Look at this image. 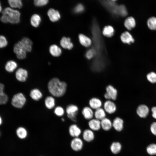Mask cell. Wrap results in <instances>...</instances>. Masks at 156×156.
<instances>
[{"instance_id":"cell-1","label":"cell","mask_w":156,"mask_h":156,"mask_svg":"<svg viewBox=\"0 0 156 156\" xmlns=\"http://www.w3.org/2000/svg\"><path fill=\"white\" fill-rule=\"evenodd\" d=\"M91 31L93 43L92 48L96 53L95 59L92 63L93 68L101 69L105 66L106 64L105 49L103 39L98 25L94 22L91 27Z\"/></svg>"},{"instance_id":"cell-2","label":"cell","mask_w":156,"mask_h":156,"mask_svg":"<svg viewBox=\"0 0 156 156\" xmlns=\"http://www.w3.org/2000/svg\"><path fill=\"white\" fill-rule=\"evenodd\" d=\"M1 15L0 20L3 23L15 24L20 22L21 14L16 9L6 7L3 9Z\"/></svg>"},{"instance_id":"cell-3","label":"cell","mask_w":156,"mask_h":156,"mask_svg":"<svg viewBox=\"0 0 156 156\" xmlns=\"http://www.w3.org/2000/svg\"><path fill=\"white\" fill-rule=\"evenodd\" d=\"M67 86L65 82L60 81L56 78L51 79L48 84L49 92L53 96L56 97H61L65 94Z\"/></svg>"},{"instance_id":"cell-4","label":"cell","mask_w":156,"mask_h":156,"mask_svg":"<svg viewBox=\"0 0 156 156\" xmlns=\"http://www.w3.org/2000/svg\"><path fill=\"white\" fill-rule=\"evenodd\" d=\"M26 102V99L22 93H19L14 95L13 97L11 103L14 107L21 108L23 107Z\"/></svg>"},{"instance_id":"cell-5","label":"cell","mask_w":156,"mask_h":156,"mask_svg":"<svg viewBox=\"0 0 156 156\" xmlns=\"http://www.w3.org/2000/svg\"><path fill=\"white\" fill-rule=\"evenodd\" d=\"M13 51L18 59H23L26 57L27 51L21 41L14 45Z\"/></svg>"},{"instance_id":"cell-6","label":"cell","mask_w":156,"mask_h":156,"mask_svg":"<svg viewBox=\"0 0 156 156\" xmlns=\"http://www.w3.org/2000/svg\"><path fill=\"white\" fill-rule=\"evenodd\" d=\"M103 108L106 113L112 114L116 111L117 106L113 101L106 100L103 104Z\"/></svg>"},{"instance_id":"cell-7","label":"cell","mask_w":156,"mask_h":156,"mask_svg":"<svg viewBox=\"0 0 156 156\" xmlns=\"http://www.w3.org/2000/svg\"><path fill=\"white\" fill-rule=\"evenodd\" d=\"M70 145L73 151H79L82 149L83 143L82 140L79 137L74 138L71 141Z\"/></svg>"},{"instance_id":"cell-8","label":"cell","mask_w":156,"mask_h":156,"mask_svg":"<svg viewBox=\"0 0 156 156\" xmlns=\"http://www.w3.org/2000/svg\"><path fill=\"white\" fill-rule=\"evenodd\" d=\"M106 93L108 94L110 100H116L118 96V91L112 85H109L105 88Z\"/></svg>"},{"instance_id":"cell-9","label":"cell","mask_w":156,"mask_h":156,"mask_svg":"<svg viewBox=\"0 0 156 156\" xmlns=\"http://www.w3.org/2000/svg\"><path fill=\"white\" fill-rule=\"evenodd\" d=\"M47 14L50 21L53 22H55L58 21L61 18L59 12L57 10L53 8L49 9L47 11Z\"/></svg>"},{"instance_id":"cell-10","label":"cell","mask_w":156,"mask_h":156,"mask_svg":"<svg viewBox=\"0 0 156 156\" xmlns=\"http://www.w3.org/2000/svg\"><path fill=\"white\" fill-rule=\"evenodd\" d=\"M16 79L21 82L26 81L28 76V72L27 70L22 68L17 69L15 73Z\"/></svg>"},{"instance_id":"cell-11","label":"cell","mask_w":156,"mask_h":156,"mask_svg":"<svg viewBox=\"0 0 156 156\" xmlns=\"http://www.w3.org/2000/svg\"><path fill=\"white\" fill-rule=\"evenodd\" d=\"M89 106L95 110L101 107L103 105L101 100L96 97L91 98L89 101Z\"/></svg>"},{"instance_id":"cell-12","label":"cell","mask_w":156,"mask_h":156,"mask_svg":"<svg viewBox=\"0 0 156 156\" xmlns=\"http://www.w3.org/2000/svg\"><path fill=\"white\" fill-rule=\"evenodd\" d=\"M149 109L146 105L142 104L140 105L136 109V113L141 118H145L148 115Z\"/></svg>"},{"instance_id":"cell-13","label":"cell","mask_w":156,"mask_h":156,"mask_svg":"<svg viewBox=\"0 0 156 156\" xmlns=\"http://www.w3.org/2000/svg\"><path fill=\"white\" fill-rule=\"evenodd\" d=\"M68 132L70 135L74 138L78 137L81 133L80 128L76 124L71 125L68 129Z\"/></svg>"},{"instance_id":"cell-14","label":"cell","mask_w":156,"mask_h":156,"mask_svg":"<svg viewBox=\"0 0 156 156\" xmlns=\"http://www.w3.org/2000/svg\"><path fill=\"white\" fill-rule=\"evenodd\" d=\"M16 134L18 138L22 140L26 139L28 135L27 130L23 127H19L17 128L16 131Z\"/></svg>"},{"instance_id":"cell-15","label":"cell","mask_w":156,"mask_h":156,"mask_svg":"<svg viewBox=\"0 0 156 156\" xmlns=\"http://www.w3.org/2000/svg\"><path fill=\"white\" fill-rule=\"evenodd\" d=\"M112 127L117 131L120 132L123 128L124 121L119 117H115L112 122Z\"/></svg>"},{"instance_id":"cell-16","label":"cell","mask_w":156,"mask_h":156,"mask_svg":"<svg viewBox=\"0 0 156 156\" xmlns=\"http://www.w3.org/2000/svg\"><path fill=\"white\" fill-rule=\"evenodd\" d=\"M82 114L86 120H90L94 117L93 109L89 106L84 107L81 111Z\"/></svg>"},{"instance_id":"cell-17","label":"cell","mask_w":156,"mask_h":156,"mask_svg":"<svg viewBox=\"0 0 156 156\" xmlns=\"http://www.w3.org/2000/svg\"><path fill=\"white\" fill-rule=\"evenodd\" d=\"M88 125L90 129L93 131H98L101 128V121L95 118L89 120Z\"/></svg>"},{"instance_id":"cell-18","label":"cell","mask_w":156,"mask_h":156,"mask_svg":"<svg viewBox=\"0 0 156 156\" xmlns=\"http://www.w3.org/2000/svg\"><path fill=\"white\" fill-rule=\"evenodd\" d=\"M120 39L123 43L128 44H130L134 41V40L131 35L127 31H125L121 34Z\"/></svg>"},{"instance_id":"cell-19","label":"cell","mask_w":156,"mask_h":156,"mask_svg":"<svg viewBox=\"0 0 156 156\" xmlns=\"http://www.w3.org/2000/svg\"><path fill=\"white\" fill-rule=\"evenodd\" d=\"M78 37L80 43L83 46L88 47L92 44V41L91 39L85 35L80 34Z\"/></svg>"},{"instance_id":"cell-20","label":"cell","mask_w":156,"mask_h":156,"mask_svg":"<svg viewBox=\"0 0 156 156\" xmlns=\"http://www.w3.org/2000/svg\"><path fill=\"white\" fill-rule=\"evenodd\" d=\"M101 128L105 131L109 130L112 127V122L107 117L101 120Z\"/></svg>"},{"instance_id":"cell-21","label":"cell","mask_w":156,"mask_h":156,"mask_svg":"<svg viewBox=\"0 0 156 156\" xmlns=\"http://www.w3.org/2000/svg\"><path fill=\"white\" fill-rule=\"evenodd\" d=\"M60 44L63 48L69 50L72 49L73 47V44L70 38L68 37H63L60 40Z\"/></svg>"},{"instance_id":"cell-22","label":"cell","mask_w":156,"mask_h":156,"mask_svg":"<svg viewBox=\"0 0 156 156\" xmlns=\"http://www.w3.org/2000/svg\"><path fill=\"white\" fill-rule=\"evenodd\" d=\"M124 25L125 27L127 29L131 30L135 26V20L133 17L129 16L125 19Z\"/></svg>"},{"instance_id":"cell-23","label":"cell","mask_w":156,"mask_h":156,"mask_svg":"<svg viewBox=\"0 0 156 156\" xmlns=\"http://www.w3.org/2000/svg\"><path fill=\"white\" fill-rule=\"evenodd\" d=\"M83 137L85 141L89 142L94 140V135L93 131L90 129H87L83 131Z\"/></svg>"},{"instance_id":"cell-24","label":"cell","mask_w":156,"mask_h":156,"mask_svg":"<svg viewBox=\"0 0 156 156\" xmlns=\"http://www.w3.org/2000/svg\"><path fill=\"white\" fill-rule=\"evenodd\" d=\"M106 112L103 108H99L94 112V118L101 120L106 117Z\"/></svg>"},{"instance_id":"cell-25","label":"cell","mask_w":156,"mask_h":156,"mask_svg":"<svg viewBox=\"0 0 156 156\" xmlns=\"http://www.w3.org/2000/svg\"><path fill=\"white\" fill-rule=\"evenodd\" d=\"M9 6L15 9H21L23 7L22 0H7Z\"/></svg>"},{"instance_id":"cell-26","label":"cell","mask_w":156,"mask_h":156,"mask_svg":"<svg viewBox=\"0 0 156 156\" xmlns=\"http://www.w3.org/2000/svg\"><path fill=\"white\" fill-rule=\"evenodd\" d=\"M50 54L54 57H58L62 53L61 48L55 44H53L50 46L49 49Z\"/></svg>"},{"instance_id":"cell-27","label":"cell","mask_w":156,"mask_h":156,"mask_svg":"<svg viewBox=\"0 0 156 156\" xmlns=\"http://www.w3.org/2000/svg\"><path fill=\"white\" fill-rule=\"evenodd\" d=\"M30 96L33 100L37 101L42 98V94L41 92L39 89L35 88L31 91Z\"/></svg>"},{"instance_id":"cell-28","label":"cell","mask_w":156,"mask_h":156,"mask_svg":"<svg viewBox=\"0 0 156 156\" xmlns=\"http://www.w3.org/2000/svg\"><path fill=\"white\" fill-rule=\"evenodd\" d=\"M4 88L3 84L0 83V105L6 103L8 100V96L4 92Z\"/></svg>"},{"instance_id":"cell-29","label":"cell","mask_w":156,"mask_h":156,"mask_svg":"<svg viewBox=\"0 0 156 156\" xmlns=\"http://www.w3.org/2000/svg\"><path fill=\"white\" fill-rule=\"evenodd\" d=\"M17 67V64L15 61L10 60L6 62L5 66V68L7 72L11 73L13 72Z\"/></svg>"},{"instance_id":"cell-30","label":"cell","mask_w":156,"mask_h":156,"mask_svg":"<svg viewBox=\"0 0 156 156\" xmlns=\"http://www.w3.org/2000/svg\"><path fill=\"white\" fill-rule=\"evenodd\" d=\"M41 18L38 14H33L30 18V23L34 27H38L41 21Z\"/></svg>"},{"instance_id":"cell-31","label":"cell","mask_w":156,"mask_h":156,"mask_svg":"<svg viewBox=\"0 0 156 156\" xmlns=\"http://www.w3.org/2000/svg\"><path fill=\"white\" fill-rule=\"evenodd\" d=\"M114 30L113 27L110 25L105 26L103 29L102 34L105 36L111 37L114 35Z\"/></svg>"},{"instance_id":"cell-32","label":"cell","mask_w":156,"mask_h":156,"mask_svg":"<svg viewBox=\"0 0 156 156\" xmlns=\"http://www.w3.org/2000/svg\"><path fill=\"white\" fill-rule=\"evenodd\" d=\"M121 148V145L118 142H113L110 147L111 151L114 154H117L119 153L120 151Z\"/></svg>"},{"instance_id":"cell-33","label":"cell","mask_w":156,"mask_h":156,"mask_svg":"<svg viewBox=\"0 0 156 156\" xmlns=\"http://www.w3.org/2000/svg\"><path fill=\"white\" fill-rule=\"evenodd\" d=\"M45 104L48 109H51L53 108L55 105V99L52 96H47L45 100Z\"/></svg>"},{"instance_id":"cell-34","label":"cell","mask_w":156,"mask_h":156,"mask_svg":"<svg viewBox=\"0 0 156 156\" xmlns=\"http://www.w3.org/2000/svg\"><path fill=\"white\" fill-rule=\"evenodd\" d=\"M78 110L79 108L77 106L73 104L68 105L66 109L67 114L77 115Z\"/></svg>"},{"instance_id":"cell-35","label":"cell","mask_w":156,"mask_h":156,"mask_svg":"<svg viewBox=\"0 0 156 156\" xmlns=\"http://www.w3.org/2000/svg\"><path fill=\"white\" fill-rule=\"evenodd\" d=\"M21 41L25 47L27 52H30L32 45L31 41L27 38L24 37L22 39Z\"/></svg>"},{"instance_id":"cell-36","label":"cell","mask_w":156,"mask_h":156,"mask_svg":"<svg viewBox=\"0 0 156 156\" xmlns=\"http://www.w3.org/2000/svg\"><path fill=\"white\" fill-rule=\"evenodd\" d=\"M148 28L151 30H156V17L152 16L148 19L147 22Z\"/></svg>"},{"instance_id":"cell-37","label":"cell","mask_w":156,"mask_h":156,"mask_svg":"<svg viewBox=\"0 0 156 156\" xmlns=\"http://www.w3.org/2000/svg\"><path fill=\"white\" fill-rule=\"evenodd\" d=\"M128 14L127 10L125 6L123 5H120L117 8V14L122 16H126Z\"/></svg>"},{"instance_id":"cell-38","label":"cell","mask_w":156,"mask_h":156,"mask_svg":"<svg viewBox=\"0 0 156 156\" xmlns=\"http://www.w3.org/2000/svg\"><path fill=\"white\" fill-rule=\"evenodd\" d=\"M146 151L151 155H156V144H152L148 145L147 147Z\"/></svg>"},{"instance_id":"cell-39","label":"cell","mask_w":156,"mask_h":156,"mask_svg":"<svg viewBox=\"0 0 156 156\" xmlns=\"http://www.w3.org/2000/svg\"><path fill=\"white\" fill-rule=\"evenodd\" d=\"M147 80L150 82L154 83H156V73L153 72H151L146 75Z\"/></svg>"},{"instance_id":"cell-40","label":"cell","mask_w":156,"mask_h":156,"mask_svg":"<svg viewBox=\"0 0 156 156\" xmlns=\"http://www.w3.org/2000/svg\"><path fill=\"white\" fill-rule=\"evenodd\" d=\"M49 0H34V5L36 6L42 7L47 5Z\"/></svg>"},{"instance_id":"cell-41","label":"cell","mask_w":156,"mask_h":156,"mask_svg":"<svg viewBox=\"0 0 156 156\" xmlns=\"http://www.w3.org/2000/svg\"><path fill=\"white\" fill-rule=\"evenodd\" d=\"M54 113L57 116H61L64 114V111L63 108L60 106H57L54 109Z\"/></svg>"},{"instance_id":"cell-42","label":"cell","mask_w":156,"mask_h":156,"mask_svg":"<svg viewBox=\"0 0 156 156\" xmlns=\"http://www.w3.org/2000/svg\"><path fill=\"white\" fill-rule=\"evenodd\" d=\"M85 55L87 59H90L95 57L96 53L94 50L92 48L87 51Z\"/></svg>"},{"instance_id":"cell-43","label":"cell","mask_w":156,"mask_h":156,"mask_svg":"<svg viewBox=\"0 0 156 156\" xmlns=\"http://www.w3.org/2000/svg\"><path fill=\"white\" fill-rule=\"evenodd\" d=\"M8 42L5 36L0 35V48L5 47L8 45Z\"/></svg>"},{"instance_id":"cell-44","label":"cell","mask_w":156,"mask_h":156,"mask_svg":"<svg viewBox=\"0 0 156 156\" xmlns=\"http://www.w3.org/2000/svg\"><path fill=\"white\" fill-rule=\"evenodd\" d=\"M84 9L83 6L81 4H79L75 7L74 11L75 13L78 14L83 12Z\"/></svg>"},{"instance_id":"cell-45","label":"cell","mask_w":156,"mask_h":156,"mask_svg":"<svg viewBox=\"0 0 156 156\" xmlns=\"http://www.w3.org/2000/svg\"><path fill=\"white\" fill-rule=\"evenodd\" d=\"M150 129L152 133L156 135V122H153L151 124Z\"/></svg>"},{"instance_id":"cell-46","label":"cell","mask_w":156,"mask_h":156,"mask_svg":"<svg viewBox=\"0 0 156 156\" xmlns=\"http://www.w3.org/2000/svg\"><path fill=\"white\" fill-rule=\"evenodd\" d=\"M77 115L76 114H67L68 117L74 122H76L77 121Z\"/></svg>"},{"instance_id":"cell-47","label":"cell","mask_w":156,"mask_h":156,"mask_svg":"<svg viewBox=\"0 0 156 156\" xmlns=\"http://www.w3.org/2000/svg\"><path fill=\"white\" fill-rule=\"evenodd\" d=\"M152 112V117L155 119H156V106L153 107L151 109Z\"/></svg>"},{"instance_id":"cell-48","label":"cell","mask_w":156,"mask_h":156,"mask_svg":"<svg viewBox=\"0 0 156 156\" xmlns=\"http://www.w3.org/2000/svg\"><path fill=\"white\" fill-rule=\"evenodd\" d=\"M3 9V8L2 7V6L1 5V1H0V13L2 12Z\"/></svg>"},{"instance_id":"cell-49","label":"cell","mask_w":156,"mask_h":156,"mask_svg":"<svg viewBox=\"0 0 156 156\" xmlns=\"http://www.w3.org/2000/svg\"><path fill=\"white\" fill-rule=\"evenodd\" d=\"M2 123V119L1 117V116H0V125H1Z\"/></svg>"},{"instance_id":"cell-50","label":"cell","mask_w":156,"mask_h":156,"mask_svg":"<svg viewBox=\"0 0 156 156\" xmlns=\"http://www.w3.org/2000/svg\"><path fill=\"white\" fill-rule=\"evenodd\" d=\"M61 119H62L61 120H62V121L63 122H64V121L65 120H64V118H62Z\"/></svg>"},{"instance_id":"cell-51","label":"cell","mask_w":156,"mask_h":156,"mask_svg":"<svg viewBox=\"0 0 156 156\" xmlns=\"http://www.w3.org/2000/svg\"><path fill=\"white\" fill-rule=\"evenodd\" d=\"M112 1H116L117 0H111Z\"/></svg>"},{"instance_id":"cell-52","label":"cell","mask_w":156,"mask_h":156,"mask_svg":"<svg viewBox=\"0 0 156 156\" xmlns=\"http://www.w3.org/2000/svg\"><path fill=\"white\" fill-rule=\"evenodd\" d=\"M1 132L0 131V137L1 136Z\"/></svg>"},{"instance_id":"cell-53","label":"cell","mask_w":156,"mask_h":156,"mask_svg":"<svg viewBox=\"0 0 156 156\" xmlns=\"http://www.w3.org/2000/svg\"><path fill=\"white\" fill-rule=\"evenodd\" d=\"M43 156V155H40V156Z\"/></svg>"}]
</instances>
